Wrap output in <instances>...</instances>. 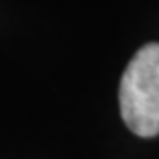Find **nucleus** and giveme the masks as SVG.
<instances>
[{"label":"nucleus","instance_id":"f257e3e1","mask_svg":"<svg viewBox=\"0 0 159 159\" xmlns=\"http://www.w3.org/2000/svg\"><path fill=\"white\" fill-rule=\"evenodd\" d=\"M120 113L134 134H159V43H148L134 53L120 80Z\"/></svg>","mask_w":159,"mask_h":159}]
</instances>
